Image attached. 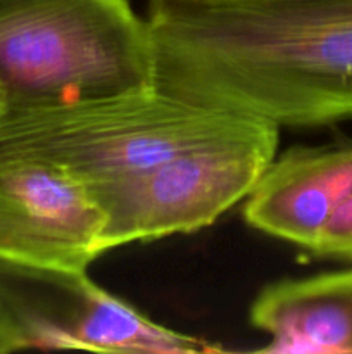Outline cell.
<instances>
[{
  "label": "cell",
  "mask_w": 352,
  "mask_h": 354,
  "mask_svg": "<svg viewBox=\"0 0 352 354\" xmlns=\"http://www.w3.org/2000/svg\"><path fill=\"white\" fill-rule=\"evenodd\" d=\"M155 85L283 128L352 121V0H147Z\"/></svg>",
  "instance_id": "1"
},
{
  "label": "cell",
  "mask_w": 352,
  "mask_h": 354,
  "mask_svg": "<svg viewBox=\"0 0 352 354\" xmlns=\"http://www.w3.org/2000/svg\"><path fill=\"white\" fill-rule=\"evenodd\" d=\"M254 118L159 88L0 107V159L64 166L86 182L137 171L247 130Z\"/></svg>",
  "instance_id": "2"
},
{
  "label": "cell",
  "mask_w": 352,
  "mask_h": 354,
  "mask_svg": "<svg viewBox=\"0 0 352 354\" xmlns=\"http://www.w3.org/2000/svg\"><path fill=\"white\" fill-rule=\"evenodd\" d=\"M154 85L150 30L130 0H0V107Z\"/></svg>",
  "instance_id": "3"
},
{
  "label": "cell",
  "mask_w": 352,
  "mask_h": 354,
  "mask_svg": "<svg viewBox=\"0 0 352 354\" xmlns=\"http://www.w3.org/2000/svg\"><path fill=\"white\" fill-rule=\"evenodd\" d=\"M278 144V127L254 121L240 133L186 149L144 169L88 182L106 211V251L213 225L247 199Z\"/></svg>",
  "instance_id": "4"
},
{
  "label": "cell",
  "mask_w": 352,
  "mask_h": 354,
  "mask_svg": "<svg viewBox=\"0 0 352 354\" xmlns=\"http://www.w3.org/2000/svg\"><path fill=\"white\" fill-rule=\"evenodd\" d=\"M0 304L16 351L195 354L219 349L150 320L97 286L86 272H52L0 261Z\"/></svg>",
  "instance_id": "5"
},
{
  "label": "cell",
  "mask_w": 352,
  "mask_h": 354,
  "mask_svg": "<svg viewBox=\"0 0 352 354\" xmlns=\"http://www.w3.org/2000/svg\"><path fill=\"white\" fill-rule=\"evenodd\" d=\"M107 216L88 182L64 166L0 159V261L86 272L106 251Z\"/></svg>",
  "instance_id": "6"
},
{
  "label": "cell",
  "mask_w": 352,
  "mask_h": 354,
  "mask_svg": "<svg viewBox=\"0 0 352 354\" xmlns=\"http://www.w3.org/2000/svg\"><path fill=\"white\" fill-rule=\"evenodd\" d=\"M352 189V140L295 145L275 156L244 201L248 227L313 252Z\"/></svg>",
  "instance_id": "7"
},
{
  "label": "cell",
  "mask_w": 352,
  "mask_h": 354,
  "mask_svg": "<svg viewBox=\"0 0 352 354\" xmlns=\"http://www.w3.org/2000/svg\"><path fill=\"white\" fill-rule=\"evenodd\" d=\"M259 353H352V268L269 283L248 311Z\"/></svg>",
  "instance_id": "8"
},
{
  "label": "cell",
  "mask_w": 352,
  "mask_h": 354,
  "mask_svg": "<svg viewBox=\"0 0 352 354\" xmlns=\"http://www.w3.org/2000/svg\"><path fill=\"white\" fill-rule=\"evenodd\" d=\"M311 254L324 259L352 261V189L333 211Z\"/></svg>",
  "instance_id": "9"
},
{
  "label": "cell",
  "mask_w": 352,
  "mask_h": 354,
  "mask_svg": "<svg viewBox=\"0 0 352 354\" xmlns=\"http://www.w3.org/2000/svg\"><path fill=\"white\" fill-rule=\"evenodd\" d=\"M7 353H16V349H14V339L9 327V322H7L3 308L2 304H0V354Z\"/></svg>",
  "instance_id": "10"
}]
</instances>
